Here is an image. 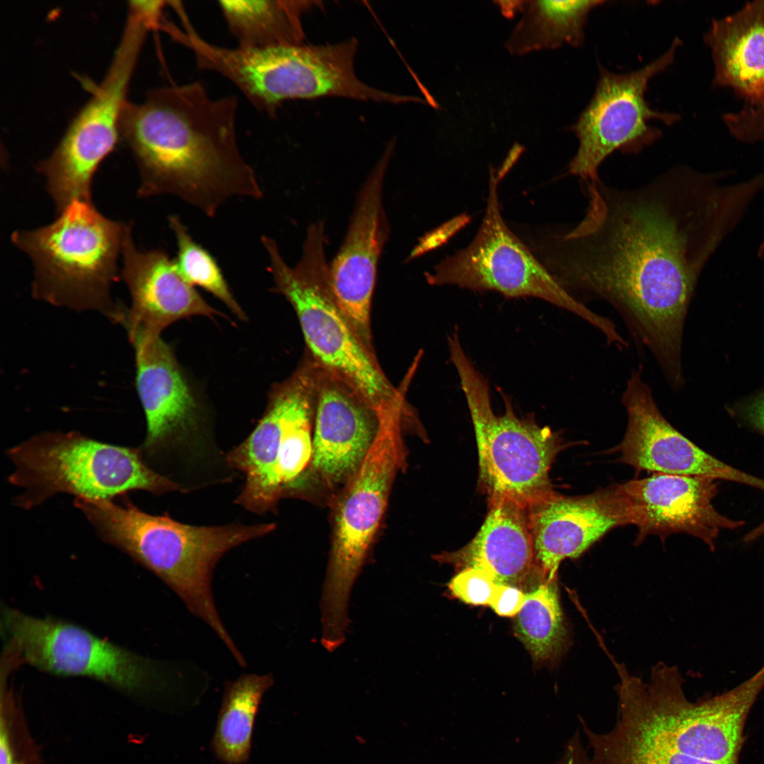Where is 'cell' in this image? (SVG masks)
I'll list each match as a JSON object with an SVG mask.
<instances>
[{
  "label": "cell",
  "mask_w": 764,
  "mask_h": 764,
  "mask_svg": "<svg viewBox=\"0 0 764 764\" xmlns=\"http://www.w3.org/2000/svg\"><path fill=\"white\" fill-rule=\"evenodd\" d=\"M271 674H244L225 687L212 748L226 764H243L249 757L255 717Z\"/></svg>",
  "instance_id": "obj_27"
},
{
  "label": "cell",
  "mask_w": 764,
  "mask_h": 764,
  "mask_svg": "<svg viewBox=\"0 0 764 764\" xmlns=\"http://www.w3.org/2000/svg\"><path fill=\"white\" fill-rule=\"evenodd\" d=\"M128 225L105 217L92 202L76 200L51 224L13 232V244L34 267L33 296L55 306L96 310L122 323L126 311L110 291L120 276L117 262Z\"/></svg>",
  "instance_id": "obj_6"
},
{
  "label": "cell",
  "mask_w": 764,
  "mask_h": 764,
  "mask_svg": "<svg viewBox=\"0 0 764 764\" xmlns=\"http://www.w3.org/2000/svg\"><path fill=\"white\" fill-rule=\"evenodd\" d=\"M627 415L617 446L620 461L637 470L724 480L764 491V479L736 469L709 454L675 429L661 412L642 367L633 369L622 395Z\"/></svg>",
  "instance_id": "obj_16"
},
{
  "label": "cell",
  "mask_w": 764,
  "mask_h": 764,
  "mask_svg": "<svg viewBox=\"0 0 764 764\" xmlns=\"http://www.w3.org/2000/svg\"><path fill=\"white\" fill-rule=\"evenodd\" d=\"M505 173L490 170L487 207L475 238L426 274L428 283L495 291L508 298H538L580 317L598 330L608 344L620 342L615 323L570 295L507 227L498 197V184Z\"/></svg>",
  "instance_id": "obj_11"
},
{
  "label": "cell",
  "mask_w": 764,
  "mask_h": 764,
  "mask_svg": "<svg viewBox=\"0 0 764 764\" xmlns=\"http://www.w3.org/2000/svg\"><path fill=\"white\" fill-rule=\"evenodd\" d=\"M732 409L742 422L764 436V391L736 403Z\"/></svg>",
  "instance_id": "obj_34"
},
{
  "label": "cell",
  "mask_w": 764,
  "mask_h": 764,
  "mask_svg": "<svg viewBox=\"0 0 764 764\" xmlns=\"http://www.w3.org/2000/svg\"><path fill=\"white\" fill-rule=\"evenodd\" d=\"M535 570L556 578L560 563L577 558L610 529L630 524L618 485L578 497L556 492L528 507Z\"/></svg>",
  "instance_id": "obj_20"
},
{
  "label": "cell",
  "mask_w": 764,
  "mask_h": 764,
  "mask_svg": "<svg viewBox=\"0 0 764 764\" xmlns=\"http://www.w3.org/2000/svg\"><path fill=\"white\" fill-rule=\"evenodd\" d=\"M9 647L21 661L52 674L83 676L120 690L140 692L165 679L160 664L78 625L3 610Z\"/></svg>",
  "instance_id": "obj_14"
},
{
  "label": "cell",
  "mask_w": 764,
  "mask_h": 764,
  "mask_svg": "<svg viewBox=\"0 0 764 764\" xmlns=\"http://www.w3.org/2000/svg\"><path fill=\"white\" fill-rule=\"evenodd\" d=\"M14 470L8 482L23 492L14 499L30 509L59 493L113 499L134 490L161 495L180 489L154 470L139 448L102 442L81 433L44 432L6 450Z\"/></svg>",
  "instance_id": "obj_8"
},
{
  "label": "cell",
  "mask_w": 764,
  "mask_h": 764,
  "mask_svg": "<svg viewBox=\"0 0 764 764\" xmlns=\"http://www.w3.org/2000/svg\"><path fill=\"white\" fill-rule=\"evenodd\" d=\"M435 559L460 570L482 569L497 584L523 589L536 572L528 507L507 499H490L485 520L473 539Z\"/></svg>",
  "instance_id": "obj_23"
},
{
  "label": "cell",
  "mask_w": 764,
  "mask_h": 764,
  "mask_svg": "<svg viewBox=\"0 0 764 764\" xmlns=\"http://www.w3.org/2000/svg\"><path fill=\"white\" fill-rule=\"evenodd\" d=\"M764 688V665L721 695L696 702L678 670L659 664L649 684L631 681L619 700L618 724L630 739L710 761L738 764L748 715Z\"/></svg>",
  "instance_id": "obj_5"
},
{
  "label": "cell",
  "mask_w": 764,
  "mask_h": 764,
  "mask_svg": "<svg viewBox=\"0 0 764 764\" xmlns=\"http://www.w3.org/2000/svg\"><path fill=\"white\" fill-rule=\"evenodd\" d=\"M121 255L120 277L132 299L122 323L129 338L161 336L166 328L184 318L222 316L183 277L166 250L139 249L131 225L126 230Z\"/></svg>",
  "instance_id": "obj_21"
},
{
  "label": "cell",
  "mask_w": 764,
  "mask_h": 764,
  "mask_svg": "<svg viewBox=\"0 0 764 764\" xmlns=\"http://www.w3.org/2000/svg\"><path fill=\"white\" fill-rule=\"evenodd\" d=\"M262 245L272 277V291L293 307L311 359L323 371L343 381L376 412L397 405L405 397L404 384L393 386L370 348L339 308L331 288L325 252L323 221L308 228L299 261L289 266L274 239L262 236Z\"/></svg>",
  "instance_id": "obj_4"
},
{
  "label": "cell",
  "mask_w": 764,
  "mask_h": 764,
  "mask_svg": "<svg viewBox=\"0 0 764 764\" xmlns=\"http://www.w3.org/2000/svg\"><path fill=\"white\" fill-rule=\"evenodd\" d=\"M311 461L328 484L347 481L376 436V411L353 388L318 367Z\"/></svg>",
  "instance_id": "obj_22"
},
{
  "label": "cell",
  "mask_w": 764,
  "mask_h": 764,
  "mask_svg": "<svg viewBox=\"0 0 764 764\" xmlns=\"http://www.w3.org/2000/svg\"><path fill=\"white\" fill-rule=\"evenodd\" d=\"M514 630L534 662H555L562 656L568 635L556 578L543 581L528 593L515 616Z\"/></svg>",
  "instance_id": "obj_28"
},
{
  "label": "cell",
  "mask_w": 764,
  "mask_h": 764,
  "mask_svg": "<svg viewBox=\"0 0 764 764\" xmlns=\"http://www.w3.org/2000/svg\"><path fill=\"white\" fill-rule=\"evenodd\" d=\"M135 352L136 386L146 421L143 456L195 449L205 424L197 392L162 338L129 339ZM199 442V441H198Z\"/></svg>",
  "instance_id": "obj_18"
},
{
  "label": "cell",
  "mask_w": 764,
  "mask_h": 764,
  "mask_svg": "<svg viewBox=\"0 0 764 764\" xmlns=\"http://www.w3.org/2000/svg\"><path fill=\"white\" fill-rule=\"evenodd\" d=\"M168 221L175 239L174 260L183 277L195 288H202L213 295L238 319L247 320L215 257L193 238L178 215H170Z\"/></svg>",
  "instance_id": "obj_29"
},
{
  "label": "cell",
  "mask_w": 764,
  "mask_h": 764,
  "mask_svg": "<svg viewBox=\"0 0 764 764\" xmlns=\"http://www.w3.org/2000/svg\"><path fill=\"white\" fill-rule=\"evenodd\" d=\"M317 377V367L306 359L289 378L273 385L254 429L226 454V463L245 476L236 503L245 509L272 511L311 461Z\"/></svg>",
  "instance_id": "obj_12"
},
{
  "label": "cell",
  "mask_w": 764,
  "mask_h": 764,
  "mask_svg": "<svg viewBox=\"0 0 764 764\" xmlns=\"http://www.w3.org/2000/svg\"><path fill=\"white\" fill-rule=\"evenodd\" d=\"M731 170L672 168L631 189L583 180V218L555 238L550 272L574 298L622 316L664 376L683 373L685 320L698 279L760 195Z\"/></svg>",
  "instance_id": "obj_1"
},
{
  "label": "cell",
  "mask_w": 764,
  "mask_h": 764,
  "mask_svg": "<svg viewBox=\"0 0 764 764\" xmlns=\"http://www.w3.org/2000/svg\"><path fill=\"white\" fill-rule=\"evenodd\" d=\"M98 536L155 574L206 623L236 661L243 656L223 624L212 592L219 560L231 549L271 533L274 523L194 526L168 514L154 515L123 496L113 499L75 498Z\"/></svg>",
  "instance_id": "obj_3"
},
{
  "label": "cell",
  "mask_w": 764,
  "mask_h": 764,
  "mask_svg": "<svg viewBox=\"0 0 764 764\" xmlns=\"http://www.w3.org/2000/svg\"><path fill=\"white\" fill-rule=\"evenodd\" d=\"M756 255L758 260L764 263V238L758 245Z\"/></svg>",
  "instance_id": "obj_37"
},
{
  "label": "cell",
  "mask_w": 764,
  "mask_h": 764,
  "mask_svg": "<svg viewBox=\"0 0 764 764\" xmlns=\"http://www.w3.org/2000/svg\"><path fill=\"white\" fill-rule=\"evenodd\" d=\"M311 1H219L227 26L243 48L300 45L304 38L303 15Z\"/></svg>",
  "instance_id": "obj_26"
},
{
  "label": "cell",
  "mask_w": 764,
  "mask_h": 764,
  "mask_svg": "<svg viewBox=\"0 0 764 764\" xmlns=\"http://www.w3.org/2000/svg\"><path fill=\"white\" fill-rule=\"evenodd\" d=\"M758 530L760 532L764 533V522L758 526Z\"/></svg>",
  "instance_id": "obj_38"
},
{
  "label": "cell",
  "mask_w": 764,
  "mask_h": 764,
  "mask_svg": "<svg viewBox=\"0 0 764 764\" xmlns=\"http://www.w3.org/2000/svg\"><path fill=\"white\" fill-rule=\"evenodd\" d=\"M148 31L139 20L127 18L104 79L51 155L38 164L58 213L74 201L91 202L93 176L120 137L128 85Z\"/></svg>",
  "instance_id": "obj_13"
},
{
  "label": "cell",
  "mask_w": 764,
  "mask_h": 764,
  "mask_svg": "<svg viewBox=\"0 0 764 764\" xmlns=\"http://www.w3.org/2000/svg\"><path fill=\"white\" fill-rule=\"evenodd\" d=\"M711 478L657 473L618 485L630 524L639 543L648 535L664 538L685 533L702 540L712 551L723 529L744 524L719 514L712 505L718 482Z\"/></svg>",
  "instance_id": "obj_19"
},
{
  "label": "cell",
  "mask_w": 764,
  "mask_h": 764,
  "mask_svg": "<svg viewBox=\"0 0 764 764\" xmlns=\"http://www.w3.org/2000/svg\"><path fill=\"white\" fill-rule=\"evenodd\" d=\"M528 593L518 587L498 584L489 606L499 616L515 617L524 605Z\"/></svg>",
  "instance_id": "obj_33"
},
{
  "label": "cell",
  "mask_w": 764,
  "mask_h": 764,
  "mask_svg": "<svg viewBox=\"0 0 764 764\" xmlns=\"http://www.w3.org/2000/svg\"><path fill=\"white\" fill-rule=\"evenodd\" d=\"M680 44L676 38L661 56L631 72L599 67L594 95L570 127L579 141L569 163L570 174L582 181L596 178L602 163L614 151L637 153L661 137L652 121L672 125L679 120L676 113L651 108L645 94L650 81L673 64Z\"/></svg>",
  "instance_id": "obj_15"
},
{
  "label": "cell",
  "mask_w": 764,
  "mask_h": 764,
  "mask_svg": "<svg viewBox=\"0 0 764 764\" xmlns=\"http://www.w3.org/2000/svg\"><path fill=\"white\" fill-rule=\"evenodd\" d=\"M448 345L474 427L480 486L490 500L507 499L528 507L555 492L549 472L565 446L562 437L532 418L519 417L508 398L504 413L497 415L488 382L467 356L458 332L448 336Z\"/></svg>",
  "instance_id": "obj_9"
},
{
  "label": "cell",
  "mask_w": 764,
  "mask_h": 764,
  "mask_svg": "<svg viewBox=\"0 0 764 764\" xmlns=\"http://www.w3.org/2000/svg\"><path fill=\"white\" fill-rule=\"evenodd\" d=\"M604 1H526L522 17L515 25L505 48L523 55L568 45H583L585 26L591 11Z\"/></svg>",
  "instance_id": "obj_25"
},
{
  "label": "cell",
  "mask_w": 764,
  "mask_h": 764,
  "mask_svg": "<svg viewBox=\"0 0 764 764\" xmlns=\"http://www.w3.org/2000/svg\"><path fill=\"white\" fill-rule=\"evenodd\" d=\"M592 764H733L700 759L661 745L598 732L581 721Z\"/></svg>",
  "instance_id": "obj_30"
},
{
  "label": "cell",
  "mask_w": 764,
  "mask_h": 764,
  "mask_svg": "<svg viewBox=\"0 0 764 764\" xmlns=\"http://www.w3.org/2000/svg\"><path fill=\"white\" fill-rule=\"evenodd\" d=\"M236 96L213 98L199 81L126 102L120 135L137 164L140 197L169 195L214 217L233 198L263 191L238 144Z\"/></svg>",
  "instance_id": "obj_2"
},
{
  "label": "cell",
  "mask_w": 764,
  "mask_h": 764,
  "mask_svg": "<svg viewBox=\"0 0 764 764\" xmlns=\"http://www.w3.org/2000/svg\"><path fill=\"white\" fill-rule=\"evenodd\" d=\"M497 585L485 571L466 567L451 579L448 587L455 598L467 604L490 606Z\"/></svg>",
  "instance_id": "obj_32"
},
{
  "label": "cell",
  "mask_w": 764,
  "mask_h": 764,
  "mask_svg": "<svg viewBox=\"0 0 764 764\" xmlns=\"http://www.w3.org/2000/svg\"><path fill=\"white\" fill-rule=\"evenodd\" d=\"M717 81L753 101L764 99V1L716 22L707 35Z\"/></svg>",
  "instance_id": "obj_24"
},
{
  "label": "cell",
  "mask_w": 764,
  "mask_h": 764,
  "mask_svg": "<svg viewBox=\"0 0 764 764\" xmlns=\"http://www.w3.org/2000/svg\"><path fill=\"white\" fill-rule=\"evenodd\" d=\"M357 47L355 38L335 44L265 48H228L205 42L197 61L202 70L224 76L254 108L270 117L290 99L337 96L395 104L415 101L413 96L363 83L354 71Z\"/></svg>",
  "instance_id": "obj_7"
},
{
  "label": "cell",
  "mask_w": 764,
  "mask_h": 764,
  "mask_svg": "<svg viewBox=\"0 0 764 764\" xmlns=\"http://www.w3.org/2000/svg\"><path fill=\"white\" fill-rule=\"evenodd\" d=\"M0 764H40L37 748L12 691L1 690Z\"/></svg>",
  "instance_id": "obj_31"
},
{
  "label": "cell",
  "mask_w": 764,
  "mask_h": 764,
  "mask_svg": "<svg viewBox=\"0 0 764 764\" xmlns=\"http://www.w3.org/2000/svg\"><path fill=\"white\" fill-rule=\"evenodd\" d=\"M406 413L400 407L378 414L376 436L339 503L320 601L321 622L329 628L350 623L353 585L369 560L392 485L405 464L402 423Z\"/></svg>",
  "instance_id": "obj_10"
},
{
  "label": "cell",
  "mask_w": 764,
  "mask_h": 764,
  "mask_svg": "<svg viewBox=\"0 0 764 764\" xmlns=\"http://www.w3.org/2000/svg\"><path fill=\"white\" fill-rule=\"evenodd\" d=\"M558 764H592L590 754L579 736L569 739Z\"/></svg>",
  "instance_id": "obj_35"
},
{
  "label": "cell",
  "mask_w": 764,
  "mask_h": 764,
  "mask_svg": "<svg viewBox=\"0 0 764 764\" xmlns=\"http://www.w3.org/2000/svg\"><path fill=\"white\" fill-rule=\"evenodd\" d=\"M494 3L498 5L504 17L511 18L518 12L522 13L526 1H497Z\"/></svg>",
  "instance_id": "obj_36"
},
{
  "label": "cell",
  "mask_w": 764,
  "mask_h": 764,
  "mask_svg": "<svg viewBox=\"0 0 764 764\" xmlns=\"http://www.w3.org/2000/svg\"><path fill=\"white\" fill-rule=\"evenodd\" d=\"M390 142L358 192L344 241L330 263L335 299L363 341L374 349L370 313L381 255L390 228L383 205Z\"/></svg>",
  "instance_id": "obj_17"
}]
</instances>
